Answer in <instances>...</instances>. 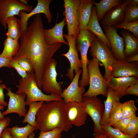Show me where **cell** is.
<instances>
[{"label": "cell", "mask_w": 138, "mask_h": 138, "mask_svg": "<svg viewBox=\"0 0 138 138\" xmlns=\"http://www.w3.org/2000/svg\"><path fill=\"white\" fill-rule=\"evenodd\" d=\"M138 134V117L135 116L131 119L128 126L126 134L136 136Z\"/></svg>", "instance_id": "obj_36"}, {"label": "cell", "mask_w": 138, "mask_h": 138, "mask_svg": "<svg viewBox=\"0 0 138 138\" xmlns=\"http://www.w3.org/2000/svg\"><path fill=\"white\" fill-rule=\"evenodd\" d=\"M7 88L5 85L0 83V105L4 107L8 105V103L4 100L5 96L3 92L4 89H6Z\"/></svg>", "instance_id": "obj_42"}, {"label": "cell", "mask_w": 138, "mask_h": 138, "mask_svg": "<svg viewBox=\"0 0 138 138\" xmlns=\"http://www.w3.org/2000/svg\"><path fill=\"white\" fill-rule=\"evenodd\" d=\"M10 59L6 57L0 56V68L4 67L10 68L9 63L10 60Z\"/></svg>", "instance_id": "obj_43"}, {"label": "cell", "mask_w": 138, "mask_h": 138, "mask_svg": "<svg viewBox=\"0 0 138 138\" xmlns=\"http://www.w3.org/2000/svg\"><path fill=\"white\" fill-rule=\"evenodd\" d=\"M4 109V107L0 105V119L3 120L5 118L4 116L1 112V110H3Z\"/></svg>", "instance_id": "obj_48"}, {"label": "cell", "mask_w": 138, "mask_h": 138, "mask_svg": "<svg viewBox=\"0 0 138 138\" xmlns=\"http://www.w3.org/2000/svg\"><path fill=\"white\" fill-rule=\"evenodd\" d=\"M17 86V94L24 93L26 95V105L29 106L31 103L41 101L47 103L53 101H60L63 99L60 96L53 94L49 95L43 93L38 87L35 74L28 73L25 78H20Z\"/></svg>", "instance_id": "obj_3"}, {"label": "cell", "mask_w": 138, "mask_h": 138, "mask_svg": "<svg viewBox=\"0 0 138 138\" xmlns=\"http://www.w3.org/2000/svg\"><path fill=\"white\" fill-rule=\"evenodd\" d=\"M34 135L35 133L33 132L29 135L28 138H34Z\"/></svg>", "instance_id": "obj_49"}, {"label": "cell", "mask_w": 138, "mask_h": 138, "mask_svg": "<svg viewBox=\"0 0 138 138\" xmlns=\"http://www.w3.org/2000/svg\"><path fill=\"white\" fill-rule=\"evenodd\" d=\"M138 20V5L127 6L124 21L131 22Z\"/></svg>", "instance_id": "obj_34"}, {"label": "cell", "mask_w": 138, "mask_h": 138, "mask_svg": "<svg viewBox=\"0 0 138 138\" xmlns=\"http://www.w3.org/2000/svg\"><path fill=\"white\" fill-rule=\"evenodd\" d=\"M82 72L80 69L75 73L71 82L66 88L65 89L60 95L65 103L69 102H82L83 96L85 88L79 85V79Z\"/></svg>", "instance_id": "obj_16"}, {"label": "cell", "mask_w": 138, "mask_h": 138, "mask_svg": "<svg viewBox=\"0 0 138 138\" xmlns=\"http://www.w3.org/2000/svg\"><path fill=\"white\" fill-rule=\"evenodd\" d=\"M6 95L9 97L7 109L2 113L5 116L8 114L17 113L19 117H25L27 110L26 108L25 99L26 95L24 93L17 94L13 92L10 88H7Z\"/></svg>", "instance_id": "obj_15"}, {"label": "cell", "mask_w": 138, "mask_h": 138, "mask_svg": "<svg viewBox=\"0 0 138 138\" xmlns=\"http://www.w3.org/2000/svg\"><path fill=\"white\" fill-rule=\"evenodd\" d=\"M9 64L10 68L15 69L18 74L22 78H25L27 76V73L26 71L15 60L11 59L10 61Z\"/></svg>", "instance_id": "obj_39"}, {"label": "cell", "mask_w": 138, "mask_h": 138, "mask_svg": "<svg viewBox=\"0 0 138 138\" xmlns=\"http://www.w3.org/2000/svg\"><path fill=\"white\" fill-rule=\"evenodd\" d=\"M63 37L67 40L69 49L66 53L62 54L61 55L66 57L70 63V67L68 68L66 76L71 81L74 77V71L75 73H76L80 69L82 68V65L78 57L76 40L67 34H63Z\"/></svg>", "instance_id": "obj_13"}, {"label": "cell", "mask_w": 138, "mask_h": 138, "mask_svg": "<svg viewBox=\"0 0 138 138\" xmlns=\"http://www.w3.org/2000/svg\"><path fill=\"white\" fill-rule=\"evenodd\" d=\"M105 33L111 47V49L117 61L125 60L126 57L124 51L125 47L124 39L117 33V29L114 26H103Z\"/></svg>", "instance_id": "obj_12"}, {"label": "cell", "mask_w": 138, "mask_h": 138, "mask_svg": "<svg viewBox=\"0 0 138 138\" xmlns=\"http://www.w3.org/2000/svg\"><path fill=\"white\" fill-rule=\"evenodd\" d=\"M96 37L94 34L85 29L79 31L76 40V48L80 54V60L82 65V78L79 81V85L80 86L85 87L89 84V77L87 70L88 60L87 55L88 49Z\"/></svg>", "instance_id": "obj_5"}, {"label": "cell", "mask_w": 138, "mask_h": 138, "mask_svg": "<svg viewBox=\"0 0 138 138\" xmlns=\"http://www.w3.org/2000/svg\"><path fill=\"white\" fill-rule=\"evenodd\" d=\"M63 131L62 129L58 128L49 131H40L39 136L37 138H61V133Z\"/></svg>", "instance_id": "obj_35"}, {"label": "cell", "mask_w": 138, "mask_h": 138, "mask_svg": "<svg viewBox=\"0 0 138 138\" xmlns=\"http://www.w3.org/2000/svg\"><path fill=\"white\" fill-rule=\"evenodd\" d=\"M65 8L63 14L67 25V34L76 40L79 34V22L77 12L80 0H64Z\"/></svg>", "instance_id": "obj_8"}, {"label": "cell", "mask_w": 138, "mask_h": 138, "mask_svg": "<svg viewBox=\"0 0 138 138\" xmlns=\"http://www.w3.org/2000/svg\"><path fill=\"white\" fill-rule=\"evenodd\" d=\"M13 138H28L29 135L36 130V128L28 124L24 127L17 125L12 128H7Z\"/></svg>", "instance_id": "obj_29"}, {"label": "cell", "mask_w": 138, "mask_h": 138, "mask_svg": "<svg viewBox=\"0 0 138 138\" xmlns=\"http://www.w3.org/2000/svg\"><path fill=\"white\" fill-rule=\"evenodd\" d=\"M122 0H100L99 2L93 1L95 7L99 22L100 21L105 14L113 7L118 6L122 2Z\"/></svg>", "instance_id": "obj_25"}, {"label": "cell", "mask_w": 138, "mask_h": 138, "mask_svg": "<svg viewBox=\"0 0 138 138\" xmlns=\"http://www.w3.org/2000/svg\"><path fill=\"white\" fill-rule=\"evenodd\" d=\"M114 27L117 29H123L131 32L134 37L138 38V20L131 22L123 21Z\"/></svg>", "instance_id": "obj_33"}, {"label": "cell", "mask_w": 138, "mask_h": 138, "mask_svg": "<svg viewBox=\"0 0 138 138\" xmlns=\"http://www.w3.org/2000/svg\"><path fill=\"white\" fill-rule=\"evenodd\" d=\"M127 4V0H123L120 5L110 9L104 15L100 25L114 26L124 21Z\"/></svg>", "instance_id": "obj_17"}, {"label": "cell", "mask_w": 138, "mask_h": 138, "mask_svg": "<svg viewBox=\"0 0 138 138\" xmlns=\"http://www.w3.org/2000/svg\"><path fill=\"white\" fill-rule=\"evenodd\" d=\"M18 41L9 37H7L4 42V48L0 56L13 59L16 54L19 48Z\"/></svg>", "instance_id": "obj_27"}, {"label": "cell", "mask_w": 138, "mask_h": 138, "mask_svg": "<svg viewBox=\"0 0 138 138\" xmlns=\"http://www.w3.org/2000/svg\"><path fill=\"white\" fill-rule=\"evenodd\" d=\"M100 62L93 57L88 60L87 70L89 77V87L83 97H92L101 95L106 97L108 87L107 81L104 78L99 70Z\"/></svg>", "instance_id": "obj_4"}, {"label": "cell", "mask_w": 138, "mask_h": 138, "mask_svg": "<svg viewBox=\"0 0 138 138\" xmlns=\"http://www.w3.org/2000/svg\"><path fill=\"white\" fill-rule=\"evenodd\" d=\"M2 80L0 79V83H2Z\"/></svg>", "instance_id": "obj_51"}, {"label": "cell", "mask_w": 138, "mask_h": 138, "mask_svg": "<svg viewBox=\"0 0 138 138\" xmlns=\"http://www.w3.org/2000/svg\"><path fill=\"white\" fill-rule=\"evenodd\" d=\"M125 60L126 62L129 63L138 62V54L131 56L126 57Z\"/></svg>", "instance_id": "obj_44"}, {"label": "cell", "mask_w": 138, "mask_h": 138, "mask_svg": "<svg viewBox=\"0 0 138 138\" xmlns=\"http://www.w3.org/2000/svg\"><path fill=\"white\" fill-rule=\"evenodd\" d=\"M82 102L88 115L90 116L93 122L95 135L105 134V132L100 124L104 111V105L100 100L97 97H83Z\"/></svg>", "instance_id": "obj_7"}, {"label": "cell", "mask_w": 138, "mask_h": 138, "mask_svg": "<svg viewBox=\"0 0 138 138\" xmlns=\"http://www.w3.org/2000/svg\"><path fill=\"white\" fill-rule=\"evenodd\" d=\"M16 61L28 73L34 72L33 65L31 62L28 58L23 57L18 59Z\"/></svg>", "instance_id": "obj_37"}, {"label": "cell", "mask_w": 138, "mask_h": 138, "mask_svg": "<svg viewBox=\"0 0 138 138\" xmlns=\"http://www.w3.org/2000/svg\"><path fill=\"white\" fill-rule=\"evenodd\" d=\"M66 24L64 18L61 21L56 23L53 28L49 29H44L43 34L45 41L47 44L52 45L61 43L68 45L63 37V29Z\"/></svg>", "instance_id": "obj_19"}, {"label": "cell", "mask_w": 138, "mask_h": 138, "mask_svg": "<svg viewBox=\"0 0 138 138\" xmlns=\"http://www.w3.org/2000/svg\"><path fill=\"white\" fill-rule=\"evenodd\" d=\"M121 109L124 117H131L136 115L137 109L134 100H130L122 103Z\"/></svg>", "instance_id": "obj_32"}, {"label": "cell", "mask_w": 138, "mask_h": 138, "mask_svg": "<svg viewBox=\"0 0 138 138\" xmlns=\"http://www.w3.org/2000/svg\"><path fill=\"white\" fill-rule=\"evenodd\" d=\"M19 1L20 2H21L23 4L25 5H28L27 3L28 2L27 1H26L24 0H20Z\"/></svg>", "instance_id": "obj_50"}, {"label": "cell", "mask_w": 138, "mask_h": 138, "mask_svg": "<svg viewBox=\"0 0 138 138\" xmlns=\"http://www.w3.org/2000/svg\"><path fill=\"white\" fill-rule=\"evenodd\" d=\"M86 30L94 34L105 44L111 49L109 41L99 23L97 15L96 9L94 6L93 5L92 7L90 18Z\"/></svg>", "instance_id": "obj_22"}, {"label": "cell", "mask_w": 138, "mask_h": 138, "mask_svg": "<svg viewBox=\"0 0 138 138\" xmlns=\"http://www.w3.org/2000/svg\"><path fill=\"white\" fill-rule=\"evenodd\" d=\"M6 128L4 129L2 133L1 138H13Z\"/></svg>", "instance_id": "obj_45"}, {"label": "cell", "mask_w": 138, "mask_h": 138, "mask_svg": "<svg viewBox=\"0 0 138 138\" xmlns=\"http://www.w3.org/2000/svg\"><path fill=\"white\" fill-rule=\"evenodd\" d=\"M52 0H38L37 4L35 8L29 13L23 11L19 14L20 18L19 22L22 33L25 31L28 26V21L29 18L34 15L41 13L44 14L48 22L52 21V16L49 9V5Z\"/></svg>", "instance_id": "obj_14"}, {"label": "cell", "mask_w": 138, "mask_h": 138, "mask_svg": "<svg viewBox=\"0 0 138 138\" xmlns=\"http://www.w3.org/2000/svg\"><path fill=\"white\" fill-rule=\"evenodd\" d=\"M137 79L138 78L135 76L114 77L111 76L107 81L108 87L116 92L120 99L125 95L126 89Z\"/></svg>", "instance_id": "obj_20"}, {"label": "cell", "mask_w": 138, "mask_h": 138, "mask_svg": "<svg viewBox=\"0 0 138 138\" xmlns=\"http://www.w3.org/2000/svg\"><path fill=\"white\" fill-rule=\"evenodd\" d=\"M106 134L110 138H138V135L132 136L124 134L112 126L108 125H101Z\"/></svg>", "instance_id": "obj_31"}, {"label": "cell", "mask_w": 138, "mask_h": 138, "mask_svg": "<svg viewBox=\"0 0 138 138\" xmlns=\"http://www.w3.org/2000/svg\"><path fill=\"white\" fill-rule=\"evenodd\" d=\"M120 33L124 39L125 47L124 53L126 58L138 54V38L125 29H123Z\"/></svg>", "instance_id": "obj_23"}, {"label": "cell", "mask_w": 138, "mask_h": 138, "mask_svg": "<svg viewBox=\"0 0 138 138\" xmlns=\"http://www.w3.org/2000/svg\"><path fill=\"white\" fill-rule=\"evenodd\" d=\"M106 97V100L104 101V111L100 122L101 125L107 124L108 116L113 104L115 102L120 100L117 93L109 87L107 89Z\"/></svg>", "instance_id": "obj_24"}, {"label": "cell", "mask_w": 138, "mask_h": 138, "mask_svg": "<svg viewBox=\"0 0 138 138\" xmlns=\"http://www.w3.org/2000/svg\"><path fill=\"white\" fill-rule=\"evenodd\" d=\"M63 99L44 103L36 116V130L49 131L56 128L68 132L73 125L69 122Z\"/></svg>", "instance_id": "obj_2"}, {"label": "cell", "mask_w": 138, "mask_h": 138, "mask_svg": "<svg viewBox=\"0 0 138 138\" xmlns=\"http://www.w3.org/2000/svg\"><path fill=\"white\" fill-rule=\"evenodd\" d=\"M57 62L52 58L43 73L42 81V87L46 93L60 96L62 92V83L56 80L57 75L56 70Z\"/></svg>", "instance_id": "obj_10"}, {"label": "cell", "mask_w": 138, "mask_h": 138, "mask_svg": "<svg viewBox=\"0 0 138 138\" xmlns=\"http://www.w3.org/2000/svg\"><path fill=\"white\" fill-rule=\"evenodd\" d=\"M127 6H132L138 5V0H127Z\"/></svg>", "instance_id": "obj_46"}, {"label": "cell", "mask_w": 138, "mask_h": 138, "mask_svg": "<svg viewBox=\"0 0 138 138\" xmlns=\"http://www.w3.org/2000/svg\"><path fill=\"white\" fill-rule=\"evenodd\" d=\"M93 1L92 0H80L77 12L79 31L86 29L90 18Z\"/></svg>", "instance_id": "obj_21"}, {"label": "cell", "mask_w": 138, "mask_h": 138, "mask_svg": "<svg viewBox=\"0 0 138 138\" xmlns=\"http://www.w3.org/2000/svg\"><path fill=\"white\" fill-rule=\"evenodd\" d=\"M33 8L32 5L24 4L20 1L0 0V22L6 30L8 18L16 15L19 17L21 12H30Z\"/></svg>", "instance_id": "obj_9"}, {"label": "cell", "mask_w": 138, "mask_h": 138, "mask_svg": "<svg viewBox=\"0 0 138 138\" xmlns=\"http://www.w3.org/2000/svg\"><path fill=\"white\" fill-rule=\"evenodd\" d=\"M44 29L41 15L37 14L30 26L22 33L19 48L13 58L16 60L26 57L31 62L34 68L37 85L40 89L44 70L54 54L62 45L61 43L52 45L47 44L44 37Z\"/></svg>", "instance_id": "obj_1"}, {"label": "cell", "mask_w": 138, "mask_h": 138, "mask_svg": "<svg viewBox=\"0 0 138 138\" xmlns=\"http://www.w3.org/2000/svg\"><path fill=\"white\" fill-rule=\"evenodd\" d=\"M125 94L132 95L138 96V79L126 89Z\"/></svg>", "instance_id": "obj_40"}, {"label": "cell", "mask_w": 138, "mask_h": 138, "mask_svg": "<svg viewBox=\"0 0 138 138\" xmlns=\"http://www.w3.org/2000/svg\"><path fill=\"white\" fill-rule=\"evenodd\" d=\"M122 104L120 101L114 103L108 116L107 125L111 126L124 117L122 111Z\"/></svg>", "instance_id": "obj_30"}, {"label": "cell", "mask_w": 138, "mask_h": 138, "mask_svg": "<svg viewBox=\"0 0 138 138\" xmlns=\"http://www.w3.org/2000/svg\"><path fill=\"white\" fill-rule=\"evenodd\" d=\"M6 23L8 27L7 37L18 41L22 34L18 19L15 16L10 17L7 18Z\"/></svg>", "instance_id": "obj_26"}, {"label": "cell", "mask_w": 138, "mask_h": 138, "mask_svg": "<svg viewBox=\"0 0 138 138\" xmlns=\"http://www.w3.org/2000/svg\"><path fill=\"white\" fill-rule=\"evenodd\" d=\"M90 47V55L101 62L104 67L105 72L103 77L107 81L111 76L113 66L117 60L111 49L96 36Z\"/></svg>", "instance_id": "obj_6"}, {"label": "cell", "mask_w": 138, "mask_h": 138, "mask_svg": "<svg viewBox=\"0 0 138 138\" xmlns=\"http://www.w3.org/2000/svg\"><path fill=\"white\" fill-rule=\"evenodd\" d=\"M64 108L68 120L72 125L80 127L85 124L88 114L83 102L65 103Z\"/></svg>", "instance_id": "obj_11"}, {"label": "cell", "mask_w": 138, "mask_h": 138, "mask_svg": "<svg viewBox=\"0 0 138 138\" xmlns=\"http://www.w3.org/2000/svg\"><path fill=\"white\" fill-rule=\"evenodd\" d=\"M132 117H124L121 120L111 126L113 128L118 130L122 133L126 134L127 128L130 120Z\"/></svg>", "instance_id": "obj_38"}, {"label": "cell", "mask_w": 138, "mask_h": 138, "mask_svg": "<svg viewBox=\"0 0 138 138\" xmlns=\"http://www.w3.org/2000/svg\"><path fill=\"white\" fill-rule=\"evenodd\" d=\"M44 102L41 101H34L31 103L29 105V109L22 121V123H27L32 126L34 127L36 125V116L37 113Z\"/></svg>", "instance_id": "obj_28"}, {"label": "cell", "mask_w": 138, "mask_h": 138, "mask_svg": "<svg viewBox=\"0 0 138 138\" xmlns=\"http://www.w3.org/2000/svg\"><path fill=\"white\" fill-rule=\"evenodd\" d=\"M93 138H110L106 134L100 135H95Z\"/></svg>", "instance_id": "obj_47"}, {"label": "cell", "mask_w": 138, "mask_h": 138, "mask_svg": "<svg viewBox=\"0 0 138 138\" xmlns=\"http://www.w3.org/2000/svg\"><path fill=\"white\" fill-rule=\"evenodd\" d=\"M11 121V119L8 117L5 118L3 120L0 119V138H1L3 130L9 126Z\"/></svg>", "instance_id": "obj_41"}, {"label": "cell", "mask_w": 138, "mask_h": 138, "mask_svg": "<svg viewBox=\"0 0 138 138\" xmlns=\"http://www.w3.org/2000/svg\"><path fill=\"white\" fill-rule=\"evenodd\" d=\"M73 137H72V138H73Z\"/></svg>", "instance_id": "obj_52"}, {"label": "cell", "mask_w": 138, "mask_h": 138, "mask_svg": "<svg viewBox=\"0 0 138 138\" xmlns=\"http://www.w3.org/2000/svg\"><path fill=\"white\" fill-rule=\"evenodd\" d=\"M111 76L114 77L135 76L138 78V62L117 61L113 65Z\"/></svg>", "instance_id": "obj_18"}]
</instances>
